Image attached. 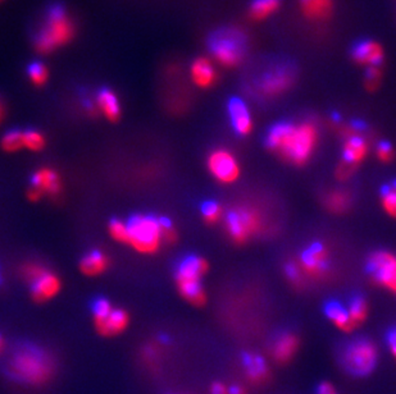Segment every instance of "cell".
Wrapping results in <instances>:
<instances>
[{
  "instance_id": "obj_22",
  "label": "cell",
  "mask_w": 396,
  "mask_h": 394,
  "mask_svg": "<svg viewBox=\"0 0 396 394\" xmlns=\"http://www.w3.org/2000/svg\"><path fill=\"white\" fill-rule=\"evenodd\" d=\"M97 106L99 112L103 113V115L106 120L111 122H116L120 120V106L117 95L109 89L100 90L97 98Z\"/></svg>"
},
{
  "instance_id": "obj_11",
  "label": "cell",
  "mask_w": 396,
  "mask_h": 394,
  "mask_svg": "<svg viewBox=\"0 0 396 394\" xmlns=\"http://www.w3.org/2000/svg\"><path fill=\"white\" fill-rule=\"evenodd\" d=\"M208 170L213 178L220 183L231 184L236 182L240 177V164L234 155L225 148H217L208 156Z\"/></svg>"
},
{
  "instance_id": "obj_24",
  "label": "cell",
  "mask_w": 396,
  "mask_h": 394,
  "mask_svg": "<svg viewBox=\"0 0 396 394\" xmlns=\"http://www.w3.org/2000/svg\"><path fill=\"white\" fill-rule=\"evenodd\" d=\"M109 267V260L106 255L99 251L87 253L80 262V270L87 277H98L103 274Z\"/></svg>"
},
{
  "instance_id": "obj_5",
  "label": "cell",
  "mask_w": 396,
  "mask_h": 394,
  "mask_svg": "<svg viewBox=\"0 0 396 394\" xmlns=\"http://www.w3.org/2000/svg\"><path fill=\"white\" fill-rule=\"evenodd\" d=\"M128 224V245L137 253L151 255L162 245L163 231L161 219L139 215Z\"/></svg>"
},
{
  "instance_id": "obj_12",
  "label": "cell",
  "mask_w": 396,
  "mask_h": 394,
  "mask_svg": "<svg viewBox=\"0 0 396 394\" xmlns=\"http://www.w3.org/2000/svg\"><path fill=\"white\" fill-rule=\"evenodd\" d=\"M294 70L290 67H275L263 75L258 87L267 96H277L290 89L294 82Z\"/></svg>"
},
{
  "instance_id": "obj_36",
  "label": "cell",
  "mask_w": 396,
  "mask_h": 394,
  "mask_svg": "<svg viewBox=\"0 0 396 394\" xmlns=\"http://www.w3.org/2000/svg\"><path fill=\"white\" fill-rule=\"evenodd\" d=\"M286 277L287 279L294 283L297 287H300L302 283H303V270L300 267V264H297V262H289L286 265Z\"/></svg>"
},
{
  "instance_id": "obj_19",
  "label": "cell",
  "mask_w": 396,
  "mask_h": 394,
  "mask_svg": "<svg viewBox=\"0 0 396 394\" xmlns=\"http://www.w3.org/2000/svg\"><path fill=\"white\" fill-rule=\"evenodd\" d=\"M191 78L194 84L202 89H208L216 82L217 72L213 67L212 62L206 58H198L191 64Z\"/></svg>"
},
{
  "instance_id": "obj_21",
  "label": "cell",
  "mask_w": 396,
  "mask_h": 394,
  "mask_svg": "<svg viewBox=\"0 0 396 394\" xmlns=\"http://www.w3.org/2000/svg\"><path fill=\"white\" fill-rule=\"evenodd\" d=\"M244 366H245V373H247L248 379L252 383H254V384L263 383L268 378V365L258 355L245 353V356H244Z\"/></svg>"
},
{
  "instance_id": "obj_3",
  "label": "cell",
  "mask_w": 396,
  "mask_h": 394,
  "mask_svg": "<svg viewBox=\"0 0 396 394\" xmlns=\"http://www.w3.org/2000/svg\"><path fill=\"white\" fill-rule=\"evenodd\" d=\"M9 373L30 386H42L54 374V361L50 355L34 347L17 352L9 364Z\"/></svg>"
},
{
  "instance_id": "obj_8",
  "label": "cell",
  "mask_w": 396,
  "mask_h": 394,
  "mask_svg": "<svg viewBox=\"0 0 396 394\" xmlns=\"http://www.w3.org/2000/svg\"><path fill=\"white\" fill-rule=\"evenodd\" d=\"M94 324L103 337H114L128 329L130 317L125 310L114 309L109 301L99 300L94 305Z\"/></svg>"
},
{
  "instance_id": "obj_13",
  "label": "cell",
  "mask_w": 396,
  "mask_h": 394,
  "mask_svg": "<svg viewBox=\"0 0 396 394\" xmlns=\"http://www.w3.org/2000/svg\"><path fill=\"white\" fill-rule=\"evenodd\" d=\"M330 267V256L326 247L321 243H314L305 250L302 259L300 267L307 277L318 279L327 273Z\"/></svg>"
},
{
  "instance_id": "obj_16",
  "label": "cell",
  "mask_w": 396,
  "mask_h": 394,
  "mask_svg": "<svg viewBox=\"0 0 396 394\" xmlns=\"http://www.w3.org/2000/svg\"><path fill=\"white\" fill-rule=\"evenodd\" d=\"M368 154V144L366 139L359 134H347V140L342 148L344 162L358 167Z\"/></svg>"
},
{
  "instance_id": "obj_39",
  "label": "cell",
  "mask_w": 396,
  "mask_h": 394,
  "mask_svg": "<svg viewBox=\"0 0 396 394\" xmlns=\"http://www.w3.org/2000/svg\"><path fill=\"white\" fill-rule=\"evenodd\" d=\"M211 394H247L241 386L227 387L223 383H214L211 388Z\"/></svg>"
},
{
  "instance_id": "obj_41",
  "label": "cell",
  "mask_w": 396,
  "mask_h": 394,
  "mask_svg": "<svg viewBox=\"0 0 396 394\" xmlns=\"http://www.w3.org/2000/svg\"><path fill=\"white\" fill-rule=\"evenodd\" d=\"M355 170H357L355 167L342 160V162L340 163L339 168L336 170V176H338L339 179H342V181L344 179H349L350 177L353 176Z\"/></svg>"
},
{
  "instance_id": "obj_35",
  "label": "cell",
  "mask_w": 396,
  "mask_h": 394,
  "mask_svg": "<svg viewBox=\"0 0 396 394\" xmlns=\"http://www.w3.org/2000/svg\"><path fill=\"white\" fill-rule=\"evenodd\" d=\"M202 212H203V218L209 224L218 223L220 219L222 218V208L217 203H206L203 206Z\"/></svg>"
},
{
  "instance_id": "obj_10",
  "label": "cell",
  "mask_w": 396,
  "mask_h": 394,
  "mask_svg": "<svg viewBox=\"0 0 396 394\" xmlns=\"http://www.w3.org/2000/svg\"><path fill=\"white\" fill-rule=\"evenodd\" d=\"M368 270L382 288L396 296V255L389 251L372 253L368 260Z\"/></svg>"
},
{
  "instance_id": "obj_44",
  "label": "cell",
  "mask_w": 396,
  "mask_h": 394,
  "mask_svg": "<svg viewBox=\"0 0 396 394\" xmlns=\"http://www.w3.org/2000/svg\"><path fill=\"white\" fill-rule=\"evenodd\" d=\"M389 348L391 353H392V356L396 359V333L395 331H392V333H390L389 336Z\"/></svg>"
},
{
  "instance_id": "obj_20",
  "label": "cell",
  "mask_w": 396,
  "mask_h": 394,
  "mask_svg": "<svg viewBox=\"0 0 396 394\" xmlns=\"http://www.w3.org/2000/svg\"><path fill=\"white\" fill-rule=\"evenodd\" d=\"M299 348V339L291 333H283L277 338L272 347V355L277 362H289Z\"/></svg>"
},
{
  "instance_id": "obj_30",
  "label": "cell",
  "mask_w": 396,
  "mask_h": 394,
  "mask_svg": "<svg viewBox=\"0 0 396 394\" xmlns=\"http://www.w3.org/2000/svg\"><path fill=\"white\" fill-rule=\"evenodd\" d=\"M1 148L7 153H16L20 151L23 148V132L12 129L3 136V139L0 141Z\"/></svg>"
},
{
  "instance_id": "obj_38",
  "label": "cell",
  "mask_w": 396,
  "mask_h": 394,
  "mask_svg": "<svg viewBox=\"0 0 396 394\" xmlns=\"http://www.w3.org/2000/svg\"><path fill=\"white\" fill-rule=\"evenodd\" d=\"M380 78H381V70L378 67H369L368 68L367 76H366V86H367L369 91H373L378 87Z\"/></svg>"
},
{
  "instance_id": "obj_47",
  "label": "cell",
  "mask_w": 396,
  "mask_h": 394,
  "mask_svg": "<svg viewBox=\"0 0 396 394\" xmlns=\"http://www.w3.org/2000/svg\"><path fill=\"white\" fill-rule=\"evenodd\" d=\"M1 1H3V0H0V3H1Z\"/></svg>"
},
{
  "instance_id": "obj_18",
  "label": "cell",
  "mask_w": 396,
  "mask_h": 394,
  "mask_svg": "<svg viewBox=\"0 0 396 394\" xmlns=\"http://www.w3.org/2000/svg\"><path fill=\"white\" fill-rule=\"evenodd\" d=\"M32 187L43 192L44 195L56 196L61 192V178L53 169H37L32 176Z\"/></svg>"
},
{
  "instance_id": "obj_33",
  "label": "cell",
  "mask_w": 396,
  "mask_h": 394,
  "mask_svg": "<svg viewBox=\"0 0 396 394\" xmlns=\"http://www.w3.org/2000/svg\"><path fill=\"white\" fill-rule=\"evenodd\" d=\"M109 234L117 242L128 243V224L120 222V220L111 222V224H109Z\"/></svg>"
},
{
  "instance_id": "obj_34",
  "label": "cell",
  "mask_w": 396,
  "mask_h": 394,
  "mask_svg": "<svg viewBox=\"0 0 396 394\" xmlns=\"http://www.w3.org/2000/svg\"><path fill=\"white\" fill-rule=\"evenodd\" d=\"M47 273L45 267H42L37 262H29L25 267H22V277L27 281H31L32 284L36 281H39L44 274Z\"/></svg>"
},
{
  "instance_id": "obj_26",
  "label": "cell",
  "mask_w": 396,
  "mask_h": 394,
  "mask_svg": "<svg viewBox=\"0 0 396 394\" xmlns=\"http://www.w3.org/2000/svg\"><path fill=\"white\" fill-rule=\"evenodd\" d=\"M352 196L345 190L330 191L325 197L326 209L333 214H342L350 208Z\"/></svg>"
},
{
  "instance_id": "obj_15",
  "label": "cell",
  "mask_w": 396,
  "mask_h": 394,
  "mask_svg": "<svg viewBox=\"0 0 396 394\" xmlns=\"http://www.w3.org/2000/svg\"><path fill=\"white\" fill-rule=\"evenodd\" d=\"M354 61L361 65L369 67H378L383 61V49L378 42L372 40H364L358 42L352 51Z\"/></svg>"
},
{
  "instance_id": "obj_29",
  "label": "cell",
  "mask_w": 396,
  "mask_h": 394,
  "mask_svg": "<svg viewBox=\"0 0 396 394\" xmlns=\"http://www.w3.org/2000/svg\"><path fill=\"white\" fill-rule=\"evenodd\" d=\"M381 205L385 212L396 219V182L383 187L381 191Z\"/></svg>"
},
{
  "instance_id": "obj_28",
  "label": "cell",
  "mask_w": 396,
  "mask_h": 394,
  "mask_svg": "<svg viewBox=\"0 0 396 394\" xmlns=\"http://www.w3.org/2000/svg\"><path fill=\"white\" fill-rule=\"evenodd\" d=\"M349 315L353 320L354 325L358 326L366 322L368 317L367 301L363 297H355L349 305Z\"/></svg>"
},
{
  "instance_id": "obj_31",
  "label": "cell",
  "mask_w": 396,
  "mask_h": 394,
  "mask_svg": "<svg viewBox=\"0 0 396 394\" xmlns=\"http://www.w3.org/2000/svg\"><path fill=\"white\" fill-rule=\"evenodd\" d=\"M47 145L45 136L35 129H29L23 132V148L30 151H42Z\"/></svg>"
},
{
  "instance_id": "obj_1",
  "label": "cell",
  "mask_w": 396,
  "mask_h": 394,
  "mask_svg": "<svg viewBox=\"0 0 396 394\" xmlns=\"http://www.w3.org/2000/svg\"><path fill=\"white\" fill-rule=\"evenodd\" d=\"M318 144V129L311 122L277 123L266 137L269 150L294 165L309 162Z\"/></svg>"
},
{
  "instance_id": "obj_37",
  "label": "cell",
  "mask_w": 396,
  "mask_h": 394,
  "mask_svg": "<svg viewBox=\"0 0 396 394\" xmlns=\"http://www.w3.org/2000/svg\"><path fill=\"white\" fill-rule=\"evenodd\" d=\"M377 158H378L380 162L386 163V164H389V163L394 160L395 151H394V148L390 145L389 142L378 144V146H377Z\"/></svg>"
},
{
  "instance_id": "obj_42",
  "label": "cell",
  "mask_w": 396,
  "mask_h": 394,
  "mask_svg": "<svg viewBox=\"0 0 396 394\" xmlns=\"http://www.w3.org/2000/svg\"><path fill=\"white\" fill-rule=\"evenodd\" d=\"M43 192H40V191L35 189V187L30 189L29 192H27V197H29L30 201H39V200L43 198Z\"/></svg>"
},
{
  "instance_id": "obj_4",
  "label": "cell",
  "mask_w": 396,
  "mask_h": 394,
  "mask_svg": "<svg viewBox=\"0 0 396 394\" xmlns=\"http://www.w3.org/2000/svg\"><path fill=\"white\" fill-rule=\"evenodd\" d=\"M208 262L202 258H189L180 265L176 274L177 287L186 301L194 306H204L206 295L202 278L208 272Z\"/></svg>"
},
{
  "instance_id": "obj_43",
  "label": "cell",
  "mask_w": 396,
  "mask_h": 394,
  "mask_svg": "<svg viewBox=\"0 0 396 394\" xmlns=\"http://www.w3.org/2000/svg\"><path fill=\"white\" fill-rule=\"evenodd\" d=\"M318 394H338L333 384L330 383H322L318 388Z\"/></svg>"
},
{
  "instance_id": "obj_25",
  "label": "cell",
  "mask_w": 396,
  "mask_h": 394,
  "mask_svg": "<svg viewBox=\"0 0 396 394\" xmlns=\"http://www.w3.org/2000/svg\"><path fill=\"white\" fill-rule=\"evenodd\" d=\"M333 0H300L305 17L313 21L326 20L333 11Z\"/></svg>"
},
{
  "instance_id": "obj_6",
  "label": "cell",
  "mask_w": 396,
  "mask_h": 394,
  "mask_svg": "<svg viewBox=\"0 0 396 394\" xmlns=\"http://www.w3.org/2000/svg\"><path fill=\"white\" fill-rule=\"evenodd\" d=\"M209 49L218 63L236 67L245 56V36L234 28H223L213 34Z\"/></svg>"
},
{
  "instance_id": "obj_40",
  "label": "cell",
  "mask_w": 396,
  "mask_h": 394,
  "mask_svg": "<svg viewBox=\"0 0 396 394\" xmlns=\"http://www.w3.org/2000/svg\"><path fill=\"white\" fill-rule=\"evenodd\" d=\"M161 223H162L163 241L170 242V243L175 242V241H176L177 236L172 224H171L168 220H166V219H161Z\"/></svg>"
},
{
  "instance_id": "obj_32",
  "label": "cell",
  "mask_w": 396,
  "mask_h": 394,
  "mask_svg": "<svg viewBox=\"0 0 396 394\" xmlns=\"http://www.w3.org/2000/svg\"><path fill=\"white\" fill-rule=\"evenodd\" d=\"M27 75H29L30 81L32 82V84L40 87L48 81L49 70L47 68V65L42 62H34V63L30 64L29 68H27Z\"/></svg>"
},
{
  "instance_id": "obj_14",
  "label": "cell",
  "mask_w": 396,
  "mask_h": 394,
  "mask_svg": "<svg viewBox=\"0 0 396 394\" xmlns=\"http://www.w3.org/2000/svg\"><path fill=\"white\" fill-rule=\"evenodd\" d=\"M228 115L236 134L247 136L253 129V120L247 104L239 98H233L228 101Z\"/></svg>"
},
{
  "instance_id": "obj_27",
  "label": "cell",
  "mask_w": 396,
  "mask_h": 394,
  "mask_svg": "<svg viewBox=\"0 0 396 394\" xmlns=\"http://www.w3.org/2000/svg\"><path fill=\"white\" fill-rule=\"evenodd\" d=\"M281 0H253L250 6V17L255 21H262L277 12Z\"/></svg>"
},
{
  "instance_id": "obj_9",
  "label": "cell",
  "mask_w": 396,
  "mask_h": 394,
  "mask_svg": "<svg viewBox=\"0 0 396 394\" xmlns=\"http://www.w3.org/2000/svg\"><path fill=\"white\" fill-rule=\"evenodd\" d=\"M226 229L235 242L244 243L262 229V218L254 209L241 208L227 215Z\"/></svg>"
},
{
  "instance_id": "obj_17",
  "label": "cell",
  "mask_w": 396,
  "mask_h": 394,
  "mask_svg": "<svg viewBox=\"0 0 396 394\" xmlns=\"http://www.w3.org/2000/svg\"><path fill=\"white\" fill-rule=\"evenodd\" d=\"M62 281L53 273L45 274L32 284V297L37 303H45L54 298L61 292Z\"/></svg>"
},
{
  "instance_id": "obj_2",
  "label": "cell",
  "mask_w": 396,
  "mask_h": 394,
  "mask_svg": "<svg viewBox=\"0 0 396 394\" xmlns=\"http://www.w3.org/2000/svg\"><path fill=\"white\" fill-rule=\"evenodd\" d=\"M75 36V23L66 8L54 4L49 8L43 26L35 36V49L40 54H49L67 45Z\"/></svg>"
},
{
  "instance_id": "obj_45",
  "label": "cell",
  "mask_w": 396,
  "mask_h": 394,
  "mask_svg": "<svg viewBox=\"0 0 396 394\" xmlns=\"http://www.w3.org/2000/svg\"><path fill=\"white\" fill-rule=\"evenodd\" d=\"M3 348H4V341H3V338L0 336V353L3 352Z\"/></svg>"
},
{
  "instance_id": "obj_23",
  "label": "cell",
  "mask_w": 396,
  "mask_h": 394,
  "mask_svg": "<svg viewBox=\"0 0 396 394\" xmlns=\"http://www.w3.org/2000/svg\"><path fill=\"white\" fill-rule=\"evenodd\" d=\"M326 317L331 320V323L338 329L344 333H350L355 328L349 311L339 303H330L326 306Z\"/></svg>"
},
{
  "instance_id": "obj_7",
  "label": "cell",
  "mask_w": 396,
  "mask_h": 394,
  "mask_svg": "<svg viewBox=\"0 0 396 394\" xmlns=\"http://www.w3.org/2000/svg\"><path fill=\"white\" fill-rule=\"evenodd\" d=\"M378 351L373 342L358 339L347 345L342 355V362L347 371L357 376H366L375 370Z\"/></svg>"
},
{
  "instance_id": "obj_46",
  "label": "cell",
  "mask_w": 396,
  "mask_h": 394,
  "mask_svg": "<svg viewBox=\"0 0 396 394\" xmlns=\"http://www.w3.org/2000/svg\"><path fill=\"white\" fill-rule=\"evenodd\" d=\"M3 120V106H1V103H0V122Z\"/></svg>"
}]
</instances>
